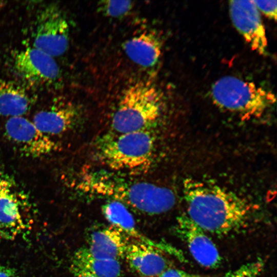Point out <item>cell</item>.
I'll return each mask as SVG.
<instances>
[{
	"instance_id": "6da1fadb",
	"label": "cell",
	"mask_w": 277,
	"mask_h": 277,
	"mask_svg": "<svg viewBox=\"0 0 277 277\" xmlns=\"http://www.w3.org/2000/svg\"><path fill=\"white\" fill-rule=\"evenodd\" d=\"M186 214L205 232L226 235L245 228L250 205L235 193L210 182L187 179L183 183Z\"/></svg>"
},
{
	"instance_id": "7a4b0ae2",
	"label": "cell",
	"mask_w": 277,
	"mask_h": 277,
	"mask_svg": "<svg viewBox=\"0 0 277 277\" xmlns=\"http://www.w3.org/2000/svg\"><path fill=\"white\" fill-rule=\"evenodd\" d=\"M86 186L146 214L165 213L174 206L176 198L169 188L146 182H126L111 176L91 178Z\"/></svg>"
},
{
	"instance_id": "3957f363",
	"label": "cell",
	"mask_w": 277,
	"mask_h": 277,
	"mask_svg": "<svg viewBox=\"0 0 277 277\" xmlns=\"http://www.w3.org/2000/svg\"><path fill=\"white\" fill-rule=\"evenodd\" d=\"M158 89L146 82H138L125 90L112 118L117 134L147 129L159 118L163 106Z\"/></svg>"
},
{
	"instance_id": "277c9868",
	"label": "cell",
	"mask_w": 277,
	"mask_h": 277,
	"mask_svg": "<svg viewBox=\"0 0 277 277\" xmlns=\"http://www.w3.org/2000/svg\"><path fill=\"white\" fill-rule=\"evenodd\" d=\"M211 95L216 106L244 117H258L275 102L274 95L254 83L225 76L212 85Z\"/></svg>"
},
{
	"instance_id": "5b68a950",
	"label": "cell",
	"mask_w": 277,
	"mask_h": 277,
	"mask_svg": "<svg viewBox=\"0 0 277 277\" xmlns=\"http://www.w3.org/2000/svg\"><path fill=\"white\" fill-rule=\"evenodd\" d=\"M154 148L152 134L147 130L117 134L100 148L103 161L116 171L144 172L151 163Z\"/></svg>"
},
{
	"instance_id": "8992f818",
	"label": "cell",
	"mask_w": 277,
	"mask_h": 277,
	"mask_svg": "<svg viewBox=\"0 0 277 277\" xmlns=\"http://www.w3.org/2000/svg\"><path fill=\"white\" fill-rule=\"evenodd\" d=\"M30 205L10 176L0 174V239L14 240L30 229Z\"/></svg>"
},
{
	"instance_id": "52a82bcc",
	"label": "cell",
	"mask_w": 277,
	"mask_h": 277,
	"mask_svg": "<svg viewBox=\"0 0 277 277\" xmlns=\"http://www.w3.org/2000/svg\"><path fill=\"white\" fill-rule=\"evenodd\" d=\"M34 33L33 47L51 56H60L67 50L69 25L55 5L48 6L39 14Z\"/></svg>"
},
{
	"instance_id": "ba28073f",
	"label": "cell",
	"mask_w": 277,
	"mask_h": 277,
	"mask_svg": "<svg viewBox=\"0 0 277 277\" xmlns=\"http://www.w3.org/2000/svg\"><path fill=\"white\" fill-rule=\"evenodd\" d=\"M4 128L7 137L27 156L43 157L58 149L57 144L51 137L23 116L9 117Z\"/></svg>"
},
{
	"instance_id": "9c48e42d",
	"label": "cell",
	"mask_w": 277,
	"mask_h": 277,
	"mask_svg": "<svg viewBox=\"0 0 277 277\" xmlns=\"http://www.w3.org/2000/svg\"><path fill=\"white\" fill-rule=\"evenodd\" d=\"M174 231L186 243L191 255L201 266L210 269L220 266L222 258L215 245L205 231L185 213L177 218Z\"/></svg>"
},
{
	"instance_id": "30bf717a",
	"label": "cell",
	"mask_w": 277,
	"mask_h": 277,
	"mask_svg": "<svg viewBox=\"0 0 277 277\" xmlns=\"http://www.w3.org/2000/svg\"><path fill=\"white\" fill-rule=\"evenodd\" d=\"M229 6L230 17L238 31L253 50L265 54L267 48L265 29L253 1H230Z\"/></svg>"
},
{
	"instance_id": "8fae6325",
	"label": "cell",
	"mask_w": 277,
	"mask_h": 277,
	"mask_svg": "<svg viewBox=\"0 0 277 277\" xmlns=\"http://www.w3.org/2000/svg\"><path fill=\"white\" fill-rule=\"evenodd\" d=\"M14 65L18 72L33 84H51L60 78V69L53 57L34 47L16 53Z\"/></svg>"
},
{
	"instance_id": "7c38bea8",
	"label": "cell",
	"mask_w": 277,
	"mask_h": 277,
	"mask_svg": "<svg viewBox=\"0 0 277 277\" xmlns=\"http://www.w3.org/2000/svg\"><path fill=\"white\" fill-rule=\"evenodd\" d=\"M79 117V110L74 103L58 98L36 113L32 122L42 132L51 137L70 131L76 125Z\"/></svg>"
},
{
	"instance_id": "4fadbf2b",
	"label": "cell",
	"mask_w": 277,
	"mask_h": 277,
	"mask_svg": "<svg viewBox=\"0 0 277 277\" xmlns=\"http://www.w3.org/2000/svg\"><path fill=\"white\" fill-rule=\"evenodd\" d=\"M86 247L93 255L117 260L125 258L129 244L127 235L115 228L98 227L87 234Z\"/></svg>"
},
{
	"instance_id": "5bb4252c",
	"label": "cell",
	"mask_w": 277,
	"mask_h": 277,
	"mask_svg": "<svg viewBox=\"0 0 277 277\" xmlns=\"http://www.w3.org/2000/svg\"><path fill=\"white\" fill-rule=\"evenodd\" d=\"M125 258L131 270L140 277H157L169 268L161 252L138 242L129 243Z\"/></svg>"
},
{
	"instance_id": "9a60e30c",
	"label": "cell",
	"mask_w": 277,
	"mask_h": 277,
	"mask_svg": "<svg viewBox=\"0 0 277 277\" xmlns=\"http://www.w3.org/2000/svg\"><path fill=\"white\" fill-rule=\"evenodd\" d=\"M123 49L134 63L144 68H151L160 60L162 43L156 33L146 30L126 40Z\"/></svg>"
},
{
	"instance_id": "2e32d148",
	"label": "cell",
	"mask_w": 277,
	"mask_h": 277,
	"mask_svg": "<svg viewBox=\"0 0 277 277\" xmlns=\"http://www.w3.org/2000/svg\"><path fill=\"white\" fill-rule=\"evenodd\" d=\"M70 268L71 271H85L95 277H122L118 260L96 257L89 252L86 247L75 252Z\"/></svg>"
},
{
	"instance_id": "e0dca14e",
	"label": "cell",
	"mask_w": 277,
	"mask_h": 277,
	"mask_svg": "<svg viewBox=\"0 0 277 277\" xmlns=\"http://www.w3.org/2000/svg\"><path fill=\"white\" fill-rule=\"evenodd\" d=\"M32 102L21 86L10 81L0 80V115L22 116L30 109Z\"/></svg>"
},
{
	"instance_id": "ac0fdd59",
	"label": "cell",
	"mask_w": 277,
	"mask_h": 277,
	"mask_svg": "<svg viewBox=\"0 0 277 277\" xmlns=\"http://www.w3.org/2000/svg\"><path fill=\"white\" fill-rule=\"evenodd\" d=\"M102 211L111 226L126 235L133 237L137 242L152 246L153 241L146 238L136 229L132 215L122 202L112 200L103 205Z\"/></svg>"
},
{
	"instance_id": "d6986e66",
	"label": "cell",
	"mask_w": 277,
	"mask_h": 277,
	"mask_svg": "<svg viewBox=\"0 0 277 277\" xmlns=\"http://www.w3.org/2000/svg\"><path fill=\"white\" fill-rule=\"evenodd\" d=\"M133 7V2L129 1H103L97 5L100 12L105 16L112 18L125 16Z\"/></svg>"
},
{
	"instance_id": "ffe728a7",
	"label": "cell",
	"mask_w": 277,
	"mask_h": 277,
	"mask_svg": "<svg viewBox=\"0 0 277 277\" xmlns=\"http://www.w3.org/2000/svg\"><path fill=\"white\" fill-rule=\"evenodd\" d=\"M264 260L258 259L230 271L223 277H258L263 270Z\"/></svg>"
},
{
	"instance_id": "44dd1931",
	"label": "cell",
	"mask_w": 277,
	"mask_h": 277,
	"mask_svg": "<svg viewBox=\"0 0 277 277\" xmlns=\"http://www.w3.org/2000/svg\"><path fill=\"white\" fill-rule=\"evenodd\" d=\"M258 10L275 20L276 18V1H253Z\"/></svg>"
},
{
	"instance_id": "7402d4cb",
	"label": "cell",
	"mask_w": 277,
	"mask_h": 277,
	"mask_svg": "<svg viewBox=\"0 0 277 277\" xmlns=\"http://www.w3.org/2000/svg\"><path fill=\"white\" fill-rule=\"evenodd\" d=\"M158 277H201V276L190 273L184 270L168 268L163 272Z\"/></svg>"
},
{
	"instance_id": "603a6c76",
	"label": "cell",
	"mask_w": 277,
	"mask_h": 277,
	"mask_svg": "<svg viewBox=\"0 0 277 277\" xmlns=\"http://www.w3.org/2000/svg\"><path fill=\"white\" fill-rule=\"evenodd\" d=\"M0 277H19L14 269L0 264Z\"/></svg>"
},
{
	"instance_id": "cb8c5ba5",
	"label": "cell",
	"mask_w": 277,
	"mask_h": 277,
	"mask_svg": "<svg viewBox=\"0 0 277 277\" xmlns=\"http://www.w3.org/2000/svg\"><path fill=\"white\" fill-rule=\"evenodd\" d=\"M74 277H95L91 273L81 270L71 271Z\"/></svg>"
}]
</instances>
